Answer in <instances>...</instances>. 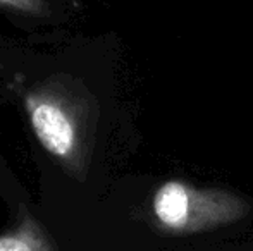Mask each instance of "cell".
Masks as SVG:
<instances>
[{
  "instance_id": "obj_1",
  "label": "cell",
  "mask_w": 253,
  "mask_h": 251,
  "mask_svg": "<svg viewBox=\"0 0 253 251\" xmlns=\"http://www.w3.org/2000/svg\"><path fill=\"white\" fill-rule=\"evenodd\" d=\"M153 214L169 231L193 234L241 220L250 214V205L231 191L167 181L153 194Z\"/></svg>"
},
{
  "instance_id": "obj_2",
  "label": "cell",
  "mask_w": 253,
  "mask_h": 251,
  "mask_svg": "<svg viewBox=\"0 0 253 251\" xmlns=\"http://www.w3.org/2000/svg\"><path fill=\"white\" fill-rule=\"evenodd\" d=\"M28 108L40 143L57 157H67L74 148V127L62 108L40 100H30Z\"/></svg>"
},
{
  "instance_id": "obj_3",
  "label": "cell",
  "mask_w": 253,
  "mask_h": 251,
  "mask_svg": "<svg viewBox=\"0 0 253 251\" xmlns=\"http://www.w3.org/2000/svg\"><path fill=\"white\" fill-rule=\"evenodd\" d=\"M3 2L16 3V5H30V3H33V0H3Z\"/></svg>"
}]
</instances>
